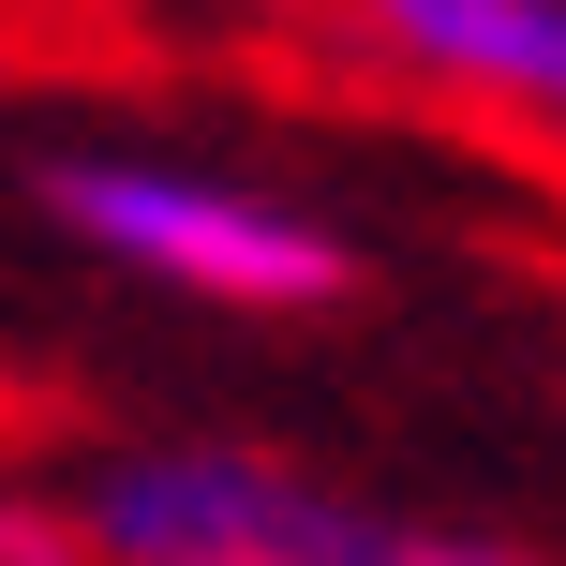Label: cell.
I'll return each instance as SVG.
<instances>
[{
	"mask_svg": "<svg viewBox=\"0 0 566 566\" xmlns=\"http://www.w3.org/2000/svg\"><path fill=\"white\" fill-rule=\"evenodd\" d=\"M60 522H75L90 566H537L507 537L402 522L269 448H105Z\"/></svg>",
	"mask_w": 566,
	"mask_h": 566,
	"instance_id": "1",
	"label": "cell"
},
{
	"mask_svg": "<svg viewBox=\"0 0 566 566\" xmlns=\"http://www.w3.org/2000/svg\"><path fill=\"white\" fill-rule=\"evenodd\" d=\"M45 224L119 283H165L209 313H328L358 298V239L313 224L298 195H254L224 165H165V149H75L45 165Z\"/></svg>",
	"mask_w": 566,
	"mask_h": 566,
	"instance_id": "2",
	"label": "cell"
},
{
	"mask_svg": "<svg viewBox=\"0 0 566 566\" xmlns=\"http://www.w3.org/2000/svg\"><path fill=\"white\" fill-rule=\"evenodd\" d=\"M328 15L373 75L432 90L462 119H522L537 135L566 105V0H328Z\"/></svg>",
	"mask_w": 566,
	"mask_h": 566,
	"instance_id": "3",
	"label": "cell"
},
{
	"mask_svg": "<svg viewBox=\"0 0 566 566\" xmlns=\"http://www.w3.org/2000/svg\"><path fill=\"white\" fill-rule=\"evenodd\" d=\"M0 566H90V552H75V522H60L45 492H15V478H0Z\"/></svg>",
	"mask_w": 566,
	"mask_h": 566,
	"instance_id": "4",
	"label": "cell"
}]
</instances>
